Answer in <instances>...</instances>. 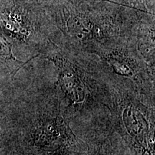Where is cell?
I'll return each mask as SVG.
<instances>
[{"mask_svg":"<svg viewBox=\"0 0 155 155\" xmlns=\"http://www.w3.org/2000/svg\"><path fill=\"white\" fill-rule=\"evenodd\" d=\"M10 97L1 115L5 147L25 155H78L84 143L73 130L54 83L39 75Z\"/></svg>","mask_w":155,"mask_h":155,"instance_id":"1","label":"cell"},{"mask_svg":"<svg viewBox=\"0 0 155 155\" xmlns=\"http://www.w3.org/2000/svg\"><path fill=\"white\" fill-rule=\"evenodd\" d=\"M59 32L55 42L96 55L136 38L141 11L106 0H42Z\"/></svg>","mask_w":155,"mask_h":155,"instance_id":"2","label":"cell"},{"mask_svg":"<svg viewBox=\"0 0 155 155\" xmlns=\"http://www.w3.org/2000/svg\"><path fill=\"white\" fill-rule=\"evenodd\" d=\"M38 58L53 65L54 86L73 131L109 115L111 88L98 56L51 41Z\"/></svg>","mask_w":155,"mask_h":155,"instance_id":"3","label":"cell"},{"mask_svg":"<svg viewBox=\"0 0 155 155\" xmlns=\"http://www.w3.org/2000/svg\"><path fill=\"white\" fill-rule=\"evenodd\" d=\"M108 111L114 131L131 155H155V100L121 81L108 78Z\"/></svg>","mask_w":155,"mask_h":155,"instance_id":"4","label":"cell"},{"mask_svg":"<svg viewBox=\"0 0 155 155\" xmlns=\"http://www.w3.org/2000/svg\"><path fill=\"white\" fill-rule=\"evenodd\" d=\"M0 32L32 61L41 55L59 32L42 0H0Z\"/></svg>","mask_w":155,"mask_h":155,"instance_id":"5","label":"cell"},{"mask_svg":"<svg viewBox=\"0 0 155 155\" xmlns=\"http://www.w3.org/2000/svg\"><path fill=\"white\" fill-rule=\"evenodd\" d=\"M96 55L108 78L121 81L155 100V68L139 53L136 38L101 50Z\"/></svg>","mask_w":155,"mask_h":155,"instance_id":"6","label":"cell"},{"mask_svg":"<svg viewBox=\"0 0 155 155\" xmlns=\"http://www.w3.org/2000/svg\"><path fill=\"white\" fill-rule=\"evenodd\" d=\"M83 141L78 155H128L127 147L112 127L109 115L74 131Z\"/></svg>","mask_w":155,"mask_h":155,"instance_id":"7","label":"cell"},{"mask_svg":"<svg viewBox=\"0 0 155 155\" xmlns=\"http://www.w3.org/2000/svg\"><path fill=\"white\" fill-rule=\"evenodd\" d=\"M155 16L141 12L136 33V46L147 63L155 68Z\"/></svg>","mask_w":155,"mask_h":155,"instance_id":"8","label":"cell"},{"mask_svg":"<svg viewBox=\"0 0 155 155\" xmlns=\"http://www.w3.org/2000/svg\"><path fill=\"white\" fill-rule=\"evenodd\" d=\"M111 1L154 15V0H111Z\"/></svg>","mask_w":155,"mask_h":155,"instance_id":"9","label":"cell"},{"mask_svg":"<svg viewBox=\"0 0 155 155\" xmlns=\"http://www.w3.org/2000/svg\"><path fill=\"white\" fill-rule=\"evenodd\" d=\"M5 147V137H4L2 129L1 124V115H0V150Z\"/></svg>","mask_w":155,"mask_h":155,"instance_id":"10","label":"cell"},{"mask_svg":"<svg viewBox=\"0 0 155 155\" xmlns=\"http://www.w3.org/2000/svg\"><path fill=\"white\" fill-rule=\"evenodd\" d=\"M5 148H6V150L8 151V154L7 155H25L22 154V153L17 152V151L13 150V149H11L9 148V147H4Z\"/></svg>","mask_w":155,"mask_h":155,"instance_id":"11","label":"cell"},{"mask_svg":"<svg viewBox=\"0 0 155 155\" xmlns=\"http://www.w3.org/2000/svg\"><path fill=\"white\" fill-rule=\"evenodd\" d=\"M106 1H111V0H106ZM111 2H113V1H111Z\"/></svg>","mask_w":155,"mask_h":155,"instance_id":"12","label":"cell"}]
</instances>
